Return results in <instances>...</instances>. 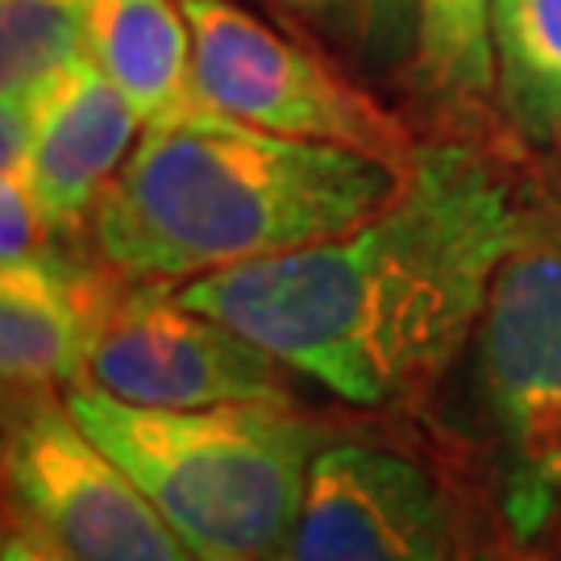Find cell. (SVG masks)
<instances>
[{"label": "cell", "mask_w": 561, "mask_h": 561, "mask_svg": "<svg viewBox=\"0 0 561 561\" xmlns=\"http://www.w3.org/2000/svg\"><path fill=\"white\" fill-rule=\"evenodd\" d=\"M83 55V0H0V104L30 108Z\"/></svg>", "instance_id": "5bb4252c"}, {"label": "cell", "mask_w": 561, "mask_h": 561, "mask_svg": "<svg viewBox=\"0 0 561 561\" xmlns=\"http://www.w3.org/2000/svg\"><path fill=\"white\" fill-rule=\"evenodd\" d=\"M412 76L433 101L479 108L495 92L491 0H416Z\"/></svg>", "instance_id": "4fadbf2b"}, {"label": "cell", "mask_w": 561, "mask_h": 561, "mask_svg": "<svg viewBox=\"0 0 561 561\" xmlns=\"http://www.w3.org/2000/svg\"><path fill=\"white\" fill-rule=\"evenodd\" d=\"M55 241L59 238H50L42 221L25 171H0V266L38 259Z\"/></svg>", "instance_id": "9a60e30c"}, {"label": "cell", "mask_w": 561, "mask_h": 561, "mask_svg": "<svg viewBox=\"0 0 561 561\" xmlns=\"http://www.w3.org/2000/svg\"><path fill=\"white\" fill-rule=\"evenodd\" d=\"M491 42L512 134L561 150V0H491Z\"/></svg>", "instance_id": "7c38bea8"}, {"label": "cell", "mask_w": 561, "mask_h": 561, "mask_svg": "<svg viewBox=\"0 0 561 561\" xmlns=\"http://www.w3.org/2000/svg\"><path fill=\"white\" fill-rule=\"evenodd\" d=\"M0 561H62L55 549H46V545L30 533V528H21V524L9 520V533H4V549H0Z\"/></svg>", "instance_id": "e0dca14e"}, {"label": "cell", "mask_w": 561, "mask_h": 561, "mask_svg": "<svg viewBox=\"0 0 561 561\" xmlns=\"http://www.w3.org/2000/svg\"><path fill=\"white\" fill-rule=\"evenodd\" d=\"M67 408L201 561H275L333 437L296 403L138 408L80 382Z\"/></svg>", "instance_id": "3957f363"}, {"label": "cell", "mask_w": 561, "mask_h": 561, "mask_svg": "<svg viewBox=\"0 0 561 561\" xmlns=\"http://www.w3.org/2000/svg\"><path fill=\"white\" fill-rule=\"evenodd\" d=\"M408 171L192 108L141 129L88 221V245L125 279L180 287L358 229L400 201Z\"/></svg>", "instance_id": "7a4b0ae2"}, {"label": "cell", "mask_w": 561, "mask_h": 561, "mask_svg": "<svg viewBox=\"0 0 561 561\" xmlns=\"http://www.w3.org/2000/svg\"><path fill=\"white\" fill-rule=\"evenodd\" d=\"M291 375L259 341L204 317L171 283L121 275L88 345V379L138 408L296 403Z\"/></svg>", "instance_id": "52a82bcc"}, {"label": "cell", "mask_w": 561, "mask_h": 561, "mask_svg": "<svg viewBox=\"0 0 561 561\" xmlns=\"http://www.w3.org/2000/svg\"><path fill=\"white\" fill-rule=\"evenodd\" d=\"M354 25L375 55L400 59L416 46V0H354Z\"/></svg>", "instance_id": "2e32d148"}, {"label": "cell", "mask_w": 561, "mask_h": 561, "mask_svg": "<svg viewBox=\"0 0 561 561\" xmlns=\"http://www.w3.org/2000/svg\"><path fill=\"white\" fill-rule=\"evenodd\" d=\"M458 503L428 461L329 437L275 561H458Z\"/></svg>", "instance_id": "ba28073f"}, {"label": "cell", "mask_w": 561, "mask_h": 561, "mask_svg": "<svg viewBox=\"0 0 561 561\" xmlns=\"http://www.w3.org/2000/svg\"><path fill=\"white\" fill-rule=\"evenodd\" d=\"M196 561H201V558H196Z\"/></svg>", "instance_id": "d6986e66"}, {"label": "cell", "mask_w": 561, "mask_h": 561, "mask_svg": "<svg viewBox=\"0 0 561 561\" xmlns=\"http://www.w3.org/2000/svg\"><path fill=\"white\" fill-rule=\"evenodd\" d=\"M9 520L62 561H196L129 470L104 454L67 396L9 403Z\"/></svg>", "instance_id": "5b68a950"}, {"label": "cell", "mask_w": 561, "mask_h": 561, "mask_svg": "<svg viewBox=\"0 0 561 561\" xmlns=\"http://www.w3.org/2000/svg\"><path fill=\"white\" fill-rule=\"evenodd\" d=\"M117 271L76 241L0 266V370L9 403L67 396L88 379V345Z\"/></svg>", "instance_id": "9c48e42d"}, {"label": "cell", "mask_w": 561, "mask_h": 561, "mask_svg": "<svg viewBox=\"0 0 561 561\" xmlns=\"http://www.w3.org/2000/svg\"><path fill=\"white\" fill-rule=\"evenodd\" d=\"M474 375L520 482H561V187L533 183L474 329Z\"/></svg>", "instance_id": "8992f818"}, {"label": "cell", "mask_w": 561, "mask_h": 561, "mask_svg": "<svg viewBox=\"0 0 561 561\" xmlns=\"http://www.w3.org/2000/svg\"><path fill=\"white\" fill-rule=\"evenodd\" d=\"M528 204L533 183L503 146L442 138L366 225L175 291L350 408H387L424 396L474 337Z\"/></svg>", "instance_id": "6da1fadb"}, {"label": "cell", "mask_w": 561, "mask_h": 561, "mask_svg": "<svg viewBox=\"0 0 561 561\" xmlns=\"http://www.w3.org/2000/svg\"><path fill=\"white\" fill-rule=\"evenodd\" d=\"M283 9H296L304 18H337V13H354V0H279Z\"/></svg>", "instance_id": "ac0fdd59"}, {"label": "cell", "mask_w": 561, "mask_h": 561, "mask_svg": "<svg viewBox=\"0 0 561 561\" xmlns=\"http://www.w3.org/2000/svg\"><path fill=\"white\" fill-rule=\"evenodd\" d=\"M183 13L196 42L192 92L201 108L283 138L333 141L387 162L416 159V134L317 46L233 0H183Z\"/></svg>", "instance_id": "277c9868"}, {"label": "cell", "mask_w": 561, "mask_h": 561, "mask_svg": "<svg viewBox=\"0 0 561 561\" xmlns=\"http://www.w3.org/2000/svg\"><path fill=\"white\" fill-rule=\"evenodd\" d=\"M141 121L134 104L96 62L80 55L34 104V146L25 159V183L38 201L50 238H88L108 183L138 146Z\"/></svg>", "instance_id": "30bf717a"}, {"label": "cell", "mask_w": 561, "mask_h": 561, "mask_svg": "<svg viewBox=\"0 0 561 561\" xmlns=\"http://www.w3.org/2000/svg\"><path fill=\"white\" fill-rule=\"evenodd\" d=\"M83 55L134 104L141 129L201 108L192 92L196 42L175 0H83Z\"/></svg>", "instance_id": "8fae6325"}]
</instances>
